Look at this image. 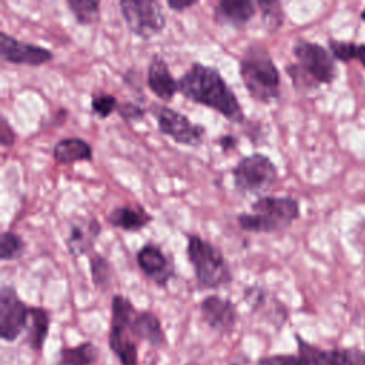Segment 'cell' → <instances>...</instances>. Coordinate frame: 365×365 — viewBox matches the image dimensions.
Here are the masks:
<instances>
[{"label":"cell","mask_w":365,"mask_h":365,"mask_svg":"<svg viewBox=\"0 0 365 365\" xmlns=\"http://www.w3.org/2000/svg\"><path fill=\"white\" fill-rule=\"evenodd\" d=\"M107 221L115 228L134 232L147 227L153 221V217L140 205H118L108 212Z\"/></svg>","instance_id":"obj_19"},{"label":"cell","mask_w":365,"mask_h":365,"mask_svg":"<svg viewBox=\"0 0 365 365\" xmlns=\"http://www.w3.org/2000/svg\"><path fill=\"white\" fill-rule=\"evenodd\" d=\"M50 312L43 307H30L27 319L26 342L33 351H41L50 331Z\"/></svg>","instance_id":"obj_21"},{"label":"cell","mask_w":365,"mask_h":365,"mask_svg":"<svg viewBox=\"0 0 365 365\" xmlns=\"http://www.w3.org/2000/svg\"><path fill=\"white\" fill-rule=\"evenodd\" d=\"M157 121L158 131L178 144L197 147L204 141L205 128L168 106L153 103L147 110Z\"/></svg>","instance_id":"obj_10"},{"label":"cell","mask_w":365,"mask_h":365,"mask_svg":"<svg viewBox=\"0 0 365 365\" xmlns=\"http://www.w3.org/2000/svg\"><path fill=\"white\" fill-rule=\"evenodd\" d=\"M53 158L56 163L63 165H70L80 161H91L93 148L86 140L80 137H67L56 143L53 148Z\"/></svg>","instance_id":"obj_20"},{"label":"cell","mask_w":365,"mask_h":365,"mask_svg":"<svg viewBox=\"0 0 365 365\" xmlns=\"http://www.w3.org/2000/svg\"><path fill=\"white\" fill-rule=\"evenodd\" d=\"M298 346L297 354L267 355L257 361L258 365H365V352L359 348H332L322 349L299 334H295Z\"/></svg>","instance_id":"obj_5"},{"label":"cell","mask_w":365,"mask_h":365,"mask_svg":"<svg viewBox=\"0 0 365 365\" xmlns=\"http://www.w3.org/2000/svg\"><path fill=\"white\" fill-rule=\"evenodd\" d=\"M101 234V224L94 217H73L64 232V245L71 257L87 255L93 251Z\"/></svg>","instance_id":"obj_13"},{"label":"cell","mask_w":365,"mask_h":365,"mask_svg":"<svg viewBox=\"0 0 365 365\" xmlns=\"http://www.w3.org/2000/svg\"><path fill=\"white\" fill-rule=\"evenodd\" d=\"M328 47H329V53L335 60L342 63H349L356 60L365 67V43L356 44L354 41H341V40L331 38L328 41Z\"/></svg>","instance_id":"obj_24"},{"label":"cell","mask_w":365,"mask_h":365,"mask_svg":"<svg viewBox=\"0 0 365 365\" xmlns=\"http://www.w3.org/2000/svg\"><path fill=\"white\" fill-rule=\"evenodd\" d=\"M235 190L242 195H259L267 192L277 181L275 164L262 153L242 157L231 171Z\"/></svg>","instance_id":"obj_8"},{"label":"cell","mask_w":365,"mask_h":365,"mask_svg":"<svg viewBox=\"0 0 365 365\" xmlns=\"http://www.w3.org/2000/svg\"><path fill=\"white\" fill-rule=\"evenodd\" d=\"M258 11L261 14V21L264 29L268 33H275L284 24L285 14L282 10V4L277 0H259L257 1Z\"/></svg>","instance_id":"obj_26"},{"label":"cell","mask_w":365,"mask_h":365,"mask_svg":"<svg viewBox=\"0 0 365 365\" xmlns=\"http://www.w3.org/2000/svg\"><path fill=\"white\" fill-rule=\"evenodd\" d=\"M230 365H240V364H237V362H231Z\"/></svg>","instance_id":"obj_35"},{"label":"cell","mask_w":365,"mask_h":365,"mask_svg":"<svg viewBox=\"0 0 365 365\" xmlns=\"http://www.w3.org/2000/svg\"><path fill=\"white\" fill-rule=\"evenodd\" d=\"M299 214V202L294 197L262 195L251 204V212L237 217V222L247 232L275 234L289 228Z\"/></svg>","instance_id":"obj_4"},{"label":"cell","mask_w":365,"mask_h":365,"mask_svg":"<svg viewBox=\"0 0 365 365\" xmlns=\"http://www.w3.org/2000/svg\"><path fill=\"white\" fill-rule=\"evenodd\" d=\"M118 100L115 96L104 93V91H96L91 96V110L98 118H108L114 111H117Z\"/></svg>","instance_id":"obj_28"},{"label":"cell","mask_w":365,"mask_h":365,"mask_svg":"<svg viewBox=\"0 0 365 365\" xmlns=\"http://www.w3.org/2000/svg\"><path fill=\"white\" fill-rule=\"evenodd\" d=\"M135 312V307L127 297L121 294L111 297L108 348L121 365H138V344L131 338L128 331Z\"/></svg>","instance_id":"obj_7"},{"label":"cell","mask_w":365,"mask_h":365,"mask_svg":"<svg viewBox=\"0 0 365 365\" xmlns=\"http://www.w3.org/2000/svg\"><path fill=\"white\" fill-rule=\"evenodd\" d=\"M295 63L285 67L294 88L317 90L321 86L334 83L338 76L335 58L321 44L298 38L292 46Z\"/></svg>","instance_id":"obj_2"},{"label":"cell","mask_w":365,"mask_h":365,"mask_svg":"<svg viewBox=\"0 0 365 365\" xmlns=\"http://www.w3.org/2000/svg\"><path fill=\"white\" fill-rule=\"evenodd\" d=\"M135 259L143 274L157 287H167L175 277V267L171 257H168L157 244H144L137 251Z\"/></svg>","instance_id":"obj_14"},{"label":"cell","mask_w":365,"mask_h":365,"mask_svg":"<svg viewBox=\"0 0 365 365\" xmlns=\"http://www.w3.org/2000/svg\"><path fill=\"white\" fill-rule=\"evenodd\" d=\"M29 305L19 297L14 285H3L0 289V336L6 342H14L27 327Z\"/></svg>","instance_id":"obj_11"},{"label":"cell","mask_w":365,"mask_h":365,"mask_svg":"<svg viewBox=\"0 0 365 365\" xmlns=\"http://www.w3.org/2000/svg\"><path fill=\"white\" fill-rule=\"evenodd\" d=\"M147 86L157 98L165 103L171 101L180 93L178 80L174 78L168 63L160 54H154L148 63Z\"/></svg>","instance_id":"obj_16"},{"label":"cell","mask_w":365,"mask_h":365,"mask_svg":"<svg viewBox=\"0 0 365 365\" xmlns=\"http://www.w3.org/2000/svg\"><path fill=\"white\" fill-rule=\"evenodd\" d=\"M200 314L202 321L220 334H230L238 321L237 305L218 295H208L200 302Z\"/></svg>","instance_id":"obj_15"},{"label":"cell","mask_w":365,"mask_h":365,"mask_svg":"<svg viewBox=\"0 0 365 365\" xmlns=\"http://www.w3.org/2000/svg\"><path fill=\"white\" fill-rule=\"evenodd\" d=\"M117 113L124 121L133 123V121L143 120L147 110L144 107H141L140 104H135V103H131V101H123V103L118 104Z\"/></svg>","instance_id":"obj_29"},{"label":"cell","mask_w":365,"mask_h":365,"mask_svg":"<svg viewBox=\"0 0 365 365\" xmlns=\"http://www.w3.org/2000/svg\"><path fill=\"white\" fill-rule=\"evenodd\" d=\"M0 54L7 63L17 66L38 67L54 58L53 51L41 46L21 41L4 31L0 33Z\"/></svg>","instance_id":"obj_12"},{"label":"cell","mask_w":365,"mask_h":365,"mask_svg":"<svg viewBox=\"0 0 365 365\" xmlns=\"http://www.w3.org/2000/svg\"><path fill=\"white\" fill-rule=\"evenodd\" d=\"M128 331L137 344L143 341L154 348H163L167 344L161 321L151 311H137L128 325Z\"/></svg>","instance_id":"obj_18"},{"label":"cell","mask_w":365,"mask_h":365,"mask_svg":"<svg viewBox=\"0 0 365 365\" xmlns=\"http://www.w3.org/2000/svg\"><path fill=\"white\" fill-rule=\"evenodd\" d=\"M197 3H198L197 0H188V1H185V0H168V1H167V6H168L171 10L177 11V13H181V11H184V10H187V9L192 7V6H195Z\"/></svg>","instance_id":"obj_32"},{"label":"cell","mask_w":365,"mask_h":365,"mask_svg":"<svg viewBox=\"0 0 365 365\" xmlns=\"http://www.w3.org/2000/svg\"><path fill=\"white\" fill-rule=\"evenodd\" d=\"M218 145L221 147V150L224 153H227L230 150H234L238 145V138L235 135H232V134H222L218 138Z\"/></svg>","instance_id":"obj_31"},{"label":"cell","mask_w":365,"mask_h":365,"mask_svg":"<svg viewBox=\"0 0 365 365\" xmlns=\"http://www.w3.org/2000/svg\"><path fill=\"white\" fill-rule=\"evenodd\" d=\"M88 267L94 287L100 291H106L111 285L114 275V268L111 262L106 257L93 252L88 258Z\"/></svg>","instance_id":"obj_23"},{"label":"cell","mask_w":365,"mask_h":365,"mask_svg":"<svg viewBox=\"0 0 365 365\" xmlns=\"http://www.w3.org/2000/svg\"><path fill=\"white\" fill-rule=\"evenodd\" d=\"M257 3L250 0H221L214 7V20L221 26L244 29L257 14Z\"/></svg>","instance_id":"obj_17"},{"label":"cell","mask_w":365,"mask_h":365,"mask_svg":"<svg viewBox=\"0 0 365 365\" xmlns=\"http://www.w3.org/2000/svg\"><path fill=\"white\" fill-rule=\"evenodd\" d=\"M184 365H200L198 362H194V361H190V362H187V364H184Z\"/></svg>","instance_id":"obj_33"},{"label":"cell","mask_w":365,"mask_h":365,"mask_svg":"<svg viewBox=\"0 0 365 365\" xmlns=\"http://www.w3.org/2000/svg\"><path fill=\"white\" fill-rule=\"evenodd\" d=\"M361 19L365 21V9L361 11Z\"/></svg>","instance_id":"obj_34"},{"label":"cell","mask_w":365,"mask_h":365,"mask_svg":"<svg viewBox=\"0 0 365 365\" xmlns=\"http://www.w3.org/2000/svg\"><path fill=\"white\" fill-rule=\"evenodd\" d=\"M178 87L187 100L220 113L231 123H244V110L218 68L202 63H192L178 78Z\"/></svg>","instance_id":"obj_1"},{"label":"cell","mask_w":365,"mask_h":365,"mask_svg":"<svg viewBox=\"0 0 365 365\" xmlns=\"http://www.w3.org/2000/svg\"><path fill=\"white\" fill-rule=\"evenodd\" d=\"M187 258L201 287L217 289L231 284L232 274L230 265L221 250L212 242L197 234H190L187 240Z\"/></svg>","instance_id":"obj_6"},{"label":"cell","mask_w":365,"mask_h":365,"mask_svg":"<svg viewBox=\"0 0 365 365\" xmlns=\"http://www.w3.org/2000/svg\"><path fill=\"white\" fill-rule=\"evenodd\" d=\"M118 6L128 30L143 40H148L165 29L163 7L155 0H123Z\"/></svg>","instance_id":"obj_9"},{"label":"cell","mask_w":365,"mask_h":365,"mask_svg":"<svg viewBox=\"0 0 365 365\" xmlns=\"http://www.w3.org/2000/svg\"><path fill=\"white\" fill-rule=\"evenodd\" d=\"M16 131L11 128V125L9 124L7 118L4 115H1L0 118V144L4 148H11L16 143Z\"/></svg>","instance_id":"obj_30"},{"label":"cell","mask_w":365,"mask_h":365,"mask_svg":"<svg viewBox=\"0 0 365 365\" xmlns=\"http://www.w3.org/2000/svg\"><path fill=\"white\" fill-rule=\"evenodd\" d=\"M97 359V346L90 341H84L76 346L61 348L56 365H93Z\"/></svg>","instance_id":"obj_22"},{"label":"cell","mask_w":365,"mask_h":365,"mask_svg":"<svg viewBox=\"0 0 365 365\" xmlns=\"http://www.w3.org/2000/svg\"><path fill=\"white\" fill-rule=\"evenodd\" d=\"M26 242L24 240L13 232V231H3L0 235V259L1 261H11L17 259L24 254Z\"/></svg>","instance_id":"obj_27"},{"label":"cell","mask_w":365,"mask_h":365,"mask_svg":"<svg viewBox=\"0 0 365 365\" xmlns=\"http://www.w3.org/2000/svg\"><path fill=\"white\" fill-rule=\"evenodd\" d=\"M240 76L248 94L261 104L279 98L281 74L268 48L261 43H251L240 58Z\"/></svg>","instance_id":"obj_3"},{"label":"cell","mask_w":365,"mask_h":365,"mask_svg":"<svg viewBox=\"0 0 365 365\" xmlns=\"http://www.w3.org/2000/svg\"><path fill=\"white\" fill-rule=\"evenodd\" d=\"M100 6L97 0H67L73 17L80 26H91L100 20Z\"/></svg>","instance_id":"obj_25"}]
</instances>
